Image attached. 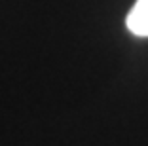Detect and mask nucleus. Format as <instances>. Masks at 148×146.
Segmentation results:
<instances>
[{"label":"nucleus","instance_id":"1","mask_svg":"<svg viewBox=\"0 0 148 146\" xmlns=\"http://www.w3.org/2000/svg\"><path fill=\"white\" fill-rule=\"evenodd\" d=\"M125 25L131 34L148 36V0H137L131 12L127 13Z\"/></svg>","mask_w":148,"mask_h":146}]
</instances>
